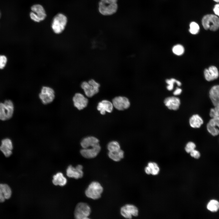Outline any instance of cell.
<instances>
[{
  "instance_id": "60d3db41",
  "label": "cell",
  "mask_w": 219,
  "mask_h": 219,
  "mask_svg": "<svg viewBox=\"0 0 219 219\" xmlns=\"http://www.w3.org/2000/svg\"><path fill=\"white\" fill-rule=\"evenodd\" d=\"M213 0L216 2L219 3V0Z\"/></svg>"
},
{
  "instance_id": "d6986e66",
  "label": "cell",
  "mask_w": 219,
  "mask_h": 219,
  "mask_svg": "<svg viewBox=\"0 0 219 219\" xmlns=\"http://www.w3.org/2000/svg\"><path fill=\"white\" fill-rule=\"evenodd\" d=\"M205 79L208 81H213L217 78L219 76V72L217 68L215 66H212L204 71Z\"/></svg>"
},
{
  "instance_id": "7402d4cb",
  "label": "cell",
  "mask_w": 219,
  "mask_h": 219,
  "mask_svg": "<svg viewBox=\"0 0 219 219\" xmlns=\"http://www.w3.org/2000/svg\"><path fill=\"white\" fill-rule=\"evenodd\" d=\"M52 182L55 185L63 186L66 184L67 180L61 172H59L53 176Z\"/></svg>"
},
{
  "instance_id": "5b68a950",
  "label": "cell",
  "mask_w": 219,
  "mask_h": 219,
  "mask_svg": "<svg viewBox=\"0 0 219 219\" xmlns=\"http://www.w3.org/2000/svg\"><path fill=\"white\" fill-rule=\"evenodd\" d=\"M14 110L12 102L10 100H6L3 103H0V120L5 121L10 119Z\"/></svg>"
},
{
  "instance_id": "ffe728a7",
  "label": "cell",
  "mask_w": 219,
  "mask_h": 219,
  "mask_svg": "<svg viewBox=\"0 0 219 219\" xmlns=\"http://www.w3.org/2000/svg\"><path fill=\"white\" fill-rule=\"evenodd\" d=\"M209 97L215 107L219 106V85L213 86L209 91Z\"/></svg>"
},
{
  "instance_id": "f35d334b",
  "label": "cell",
  "mask_w": 219,
  "mask_h": 219,
  "mask_svg": "<svg viewBox=\"0 0 219 219\" xmlns=\"http://www.w3.org/2000/svg\"><path fill=\"white\" fill-rule=\"evenodd\" d=\"M145 170L147 174H151L152 171L151 169L148 166L146 167L145 168Z\"/></svg>"
},
{
  "instance_id": "4316f807",
  "label": "cell",
  "mask_w": 219,
  "mask_h": 219,
  "mask_svg": "<svg viewBox=\"0 0 219 219\" xmlns=\"http://www.w3.org/2000/svg\"><path fill=\"white\" fill-rule=\"evenodd\" d=\"M107 148L109 152H113L120 150V147L118 142L113 141L110 142L108 144Z\"/></svg>"
},
{
  "instance_id": "d590c367",
  "label": "cell",
  "mask_w": 219,
  "mask_h": 219,
  "mask_svg": "<svg viewBox=\"0 0 219 219\" xmlns=\"http://www.w3.org/2000/svg\"><path fill=\"white\" fill-rule=\"evenodd\" d=\"M213 11L215 15L219 17V3L215 5Z\"/></svg>"
},
{
  "instance_id": "e575fe53",
  "label": "cell",
  "mask_w": 219,
  "mask_h": 219,
  "mask_svg": "<svg viewBox=\"0 0 219 219\" xmlns=\"http://www.w3.org/2000/svg\"><path fill=\"white\" fill-rule=\"evenodd\" d=\"M190 153L191 156L195 158H199L200 157V155L199 152L195 149L192 151Z\"/></svg>"
},
{
  "instance_id": "2e32d148",
  "label": "cell",
  "mask_w": 219,
  "mask_h": 219,
  "mask_svg": "<svg viewBox=\"0 0 219 219\" xmlns=\"http://www.w3.org/2000/svg\"><path fill=\"white\" fill-rule=\"evenodd\" d=\"M12 191L11 188L7 184H0V203L9 199L11 197Z\"/></svg>"
},
{
  "instance_id": "603a6c76",
  "label": "cell",
  "mask_w": 219,
  "mask_h": 219,
  "mask_svg": "<svg viewBox=\"0 0 219 219\" xmlns=\"http://www.w3.org/2000/svg\"><path fill=\"white\" fill-rule=\"evenodd\" d=\"M202 118L198 114L193 115L190 118L189 123L190 126L194 128H198L203 123Z\"/></svg>"
},
{
  "instance_id": "f546056e",
  "label": "cell",
  "mask_w": 219,
  "mask_h": 219,
  "mask_svg": "<svg viewBox=\"0 0 219 219\" xmlns=\"http://www.w3.org/2000/svg\"><path fill=\"white\" fill-rule=\"evenodd\" d=\"M207 128L208 132L212 135L214 136L219 134V130L216 126L208 123L207 124Z\"/></svg>"
},
{
  "instance_id": "484cf974",
  "label": "cell",
  "mask_w": 219,
  "mask_h": 219,
  "mask_svg": "<svg viewBox=\"0 0 219 219\" xmlns=\"http://www.w3.org/2000/svg\"><path fill=\"white\" fill-rule=\"evenodd\" d=\"M165 81L168 84L167 89L169 91L172 90L173 89L174 83H176L178 86H180L182 84L180 81L174 78L167 79Z\"/></svg>"
},
{
  "instance_id": "7c38bea8",
  "label": "cell",
  "mask_w": 219,
  "mask_h": 219,
  "mask_svg": "<svg viewBox=\"0 0 219 219\" xmlns=\"http://www.w3.org/2000/svg\"><path fill=\"white\" fill-rule=\"evenodd\" d=\"M138 212L137 207L131 204H126L122 207L120 209L121 214L126 218L130 219L132 216H137Z\"/></svg>"
},
{
  "instance_id": "b9f144b4",
  "label": "cell",
  "mask_w": 219,
  "mask_h": 219,
  "mask_svg": "<svg viewBox=\"0 0 219 219\" xmlns=\"http://www.w3.org/2000/svg\"><path fill=\"white\" fill-rule=\"evenodd\" d=\"M1 12L0 11V18L1 17Z\"/></svg>"
},
{
  "instance_id": "8992f818",
  "label": "cell",
  "mask_w": 219,
  "mask_h": 219,
  "mask_svg": "<svg viewBox=\"0 0 219 219\" xmlns=\"http://www.w3.org/2000/svg\"><path fill=\"white\" fill-rule=\"evenodd\" d=\"M103 190L101 184L97 182H93L89 186L85 191V194L88 198L96 200L99 198Z\"/></svg>"
},
{
  "instance_id": "3957f363",
  "label": "cell",
  "mask_w": 219,
  "mask_h": 219,
  "mask_svg": "<svg viewBox=\"0 0 219 219\" xmlns=\"http://www.w3.org/2000/svg\"><path fill=\"white\" fill-rule=\"evenodd\" d=\"M99 84L93 79L88 82H83L81 85L85 95L88 97H91L97 93L99 91Z\"/></svg>"
},
{
  "instance_id": "9c48e42d",
  "label": "cell",
  "mask_w": 219,
  "mask_h": 219,
  "mask_svg": "<svg viewBox=\"0 0 219 219\" xmlns=\"http://www.w3.org/2000/svg\"><path fill=\"white\" fill-rule=\"evenodd\" d=\"M39 96L42 103L46 104L53 101L55 98V92L52 88L48 86H43L41 89Z\"/></svg>"
},
{
  "instance_id": "f1b7e54d",
  "label": "cell",
  "mask_w": 219,
  "mask_h": 219,
  "mask_svg": "<svg viewBox=\"0 0 219 219\" xmlns=\"http://www.w3.org/2000/svg\"><path fill=\"white\" fill-rule=\"evenodd\" d=\"M199 30V26L196 23L192 22L190 23L189 31L191 34L194 35L197 34Z\"/></svg>"
},
{
  "instance_id": "30bf717a",
  "label": "cell",
  "mask_w": 219,
  "mask_h": 219,
  "mask_svg": "<svg viewBox=\"0 0 219 219\" xmlns=\"http://www.w3.org/2000/svg\"><path fill=\"white\" fill-rule=\"evenodd\" d=\"M113 106L119 110H123L128 109L130 106L129 99L124 96H118L114 98L112 102Z\"/></svg>"
},
{
  "instance_id": "8fae6325",
  "label": "cell",
  "mask_w": 219,
  "mask_h": 219,
  "mask_svg": "<svg viewBox=\"0 0 219 219\" xmlns=\"http://www.w3.org/2000/svg\"><path fill=\"white\" fill-rule=\"evenodd\" d=\"M101 150L99 143L88 148H83L80 151L81 155L84 158H93L95 157Z\"/></svg>"
},
{
  "instance_id": "1f68e13d",
  "label": "cell",
  "mask_w": 219,
  "mask_h": 219,
  "mask_svg": "<svg viewBox=\"0 0 219 219\" xmlns=\"http://www.w3.org/2000/svg\"><path fill=\"white\" fill-rule=\"evenodd\" d=\"M196 145L194 143L192 142H189L187 143L185 148V150L188 153H190L195 149Z\"/></svg>"
},
{
  "instance_id": "d6a6232c",
  "label": "cell",
  "mask_w": 219,
  "mask_h": 219,
  "mask_svg": "<svg viewBox=\"0 0 219 219\" xmlns=\"http://www.w3.org/2000/svg\"><path fill=\"white\" fill-rule=\"evenodd\" d=\"M210 124L217 127L219 128V117L212 118L209 121Z\"/></svg>"
},
{
  "instance_id": "4dcf8cb0",
  "label": "cell",
  "mask_w": 219,
  "mask_h": 219,
  "mask_svg": "<svg viewBox=\"0 0 219 219\" xmlns=\"http://www.w3.org/2000/svg\"><path fill=\"white\" fill-rule=\"evenodd\" d=\"M8 59L5 55H0V69L5 68L7 63Z\"/></svg>"
},
{
  "instance_id": "ac0fdd59",
  "label": "cell",
  "mask_w": 219,
  "mask_h": 219,
  "mask_svg": "<svg viewBox=\"0 0 219 219\" xmlns=\"http://www.w3.org/2000/svg\"><path fill=\"white\" fill-rule=\"evenodd\" d=\"M164 103L169 109L176 110L179 107L180 101V99L178 97L170 96L165 98Z\"/></svg>"
},
{
  "instance_id": "e0dca14e",
  "label": "cell",
  "mask_w": 219,
  "mask_h": 219,
  "mask_svg": "<svg viewBox=\"0 0 219 219\" xmlns=\"http://www.w3.org/2000/svg\"><path fill=\"white\" fill-rule=\"evenodd\" d=\"M112 103L107 100H103L99 103L97 109L102 115H104L106 112L111 113L113 109Z\"/></svg>"
},
{
  "instance_id": "5bb4252c",
  "label": "cell",
  "mask_w": 219,
  "mask_h": 219,
  "mask_svg": "<svg viewBox=\"0 0 219 219\" xmlns=\"http://www.w3.org/2000/svg\"><path fill=\"white\" fill-rule=\"evenodd\" d=\"M82 169V166L80 165H78L75 168L70 165L66 170L67 175L69 177L76 179L81 178L83 174Z\"/></svg>"
},
{
  "instance_id": "8d00e7d4",
  "label": "cell",
  "mask_w": 219,
  "mask_h": 219,
  "mask_svg": "<svg viewBox=\"0 0 219 219\" xmlns=\"http://www.w3.org/2000/svg\"><path fill=\"white\" fill-rule=\"evenodd\" d=\"M151 170V174L153 175H157L159 171V169L158 165L155 166Z\"/></svg>"
},
{
  "instance_id": "74e56055",
  "label": "cell",
  "mask_w": 219,
  "mask_h": 219,
  "mask_svg": "<svg viewBox=\"0 0 219 219\" xmlns=\"http://www.w3.org/2000/svg\"><path fill=\"white\" fill-rule=\"evenodd\" d=\"M182 92V90L179 88H177L173 92L175 95H180Z\"/></svg>"
},
{
  "instance_id": "836d02e7",
  "label": "cell",
  "mask_w": 219,
  "mask_h": 219,
  "mask_svg": "<svg viewBox=\"0 0 219 219\" xmlns=\"http://www.w3.org/2000/svg\"><path fill=\"white\" fill-rule=\"evenodd\" d=\"M209 115L212 118L219 117V113L215 107L210 109Z\"/></svg>"
},
{
  "instance_id": "6da1fadb",
  "label": "cell",
  "mask_w": 219,
  "mask_h": 219,
  "mask_svg": "<svg viewBox=\"0 0 219 219\" xmlns=\"http://www.w3.org/2000/svg\"><path fill=\"white\" fill-rule=\"evenodd\" d=\"M117 0H100L99 3V13L104 16H110L115 13L118 9Z\"/></svg>"
},
{
  "instance_id": "277c9868",
  "label": "cell",
  "mask_w": 219,
  "mask_h": 219,
  "mask_svg": "<svg viewBox=\"0 0 219 219\" xmlns=\"http://www.w3.org/2000/svg\"><path fill=\"white\" fill-rule=\"evenodd\" d=\"M67 22L66 16L62 13H58L54 18L51 24L52 29L55 33L60 34L64 30Z\"/></svg>"
},
{
  "instance_id": "cb8c5ba5",
  "label": "cell",
  "mask_w": 219,
  "mask_h": 219,
  "mask_svg": "<svg viewBox=\"0 0 219 219\" xmlns=\"http://www.w3.org/2000/svg\"><path fill=\"white\" fill-rule=\"evenodd\" d=\"M108 155L109 158L114 161H120L124 157V151L121 149L117 151L111 152L109 151Z\"/></svg>"
},
{
  "instance_id": "9a60e30c",
  "label": "cell",
  "mask_w": 219,
  "mask_h": 219,
  "mask_svg": "<svg viewBox=\"0 0 219 219\" xmlns=\"http://www.w3.org/2000/svg\"><path fill=\"white\" fill-rule=\"evenodd\" d=\"M13 145L12 141L9 138L2 140L0 146V150L6 157H9L12 154Z\"/></svg>"
},
{
  "instance_id": "44dd1931",
  "label": "cell",
  "mask_w": 219,
  "mask_h": 219,
  "mask_svg": "<svg viewBox=\"0 0 219 219\" xmlns=\"http://www.w3.org/2000/svg\"><path fill=\"white\" fill-rule=\"evenodd\" d=\"M99 141L96 137L89 136L84 138L81 142L83 148H86L93 146L99 143Z\"/></svg>"
},
{
  "instance_id": "83f0119b",
  "label": "cell",
  "mask_w": 219,
  "mask_h": 219,
  "mask_svg": "<svg viewBox=\"0 0 219 219\" xmlns=\"http://www.w3.org/2000/svg\"><path fill=\"white\" fill-rule=\"evenodd\" d=\"M172 51L175 55L181 56L184 52L185 49L183 46L180 44H176L172 47Z\"/></svg>"
},
{
  "instance_id": "7a4b0ae2",
  "label": "cell",
  "mask_w": 219,
  "mask_h": 219,
  "mask_svg": "<svg viewBox=\"0 0 219 219\" xmlns=\"http://www.w3.org/2000/svg\"><path fill=\"white\" fill-rule=\"evenodd\" d=\"M202 23L205 29L216 31L219 29V18L214 14H207L203 17Z\"/></svg>"
},
{
  "instance_id": "ab89813d",
  "label": "cell",
  "mask_w": 219,
  "mask_h": 219,
  "mask_svg": "<svg viewBox=\"0 0 219 219\" xmlns=\"http://www.w3.org/2000/svg\"><path fill=\"white\" fill-rule=\"evenodd\" d=\"M215 107L216 108V109H217V111H218V112L219 113V106H218V107Z\"/></svg>"
},
{
  "instance_id": "d4e9b609",
  "label": "cell",
  "mask_w": 219,
  "mask_h": 219,
  "mask_svg": "<svg viewBox=\"0 0 219 219\" xmlns=\"http://www.w3.org/2000/svg\"><path fill=\"white\" fill-rule=\"evenodd\" d=\"M207 208L212 212H217L219 209V202L215 200H211L207 204Z\"/></svg>"
},
{
  "instance_id": "4fadbf2b",
  "label": "cell",
  "mask_w": 219,
  "mask_h": 219,
  "mask_svg": "<svg viewBox=\"0 0 219 219\" xmlns=\"http://www.w3.org/2000/svg\"><path fill=\"white\" fill-rule=\"evenodd\" d=\"M74 104L75 107L81 110L85 108L87 105L88 100L82 94L76 93L73 98Z\"/></svg>"
},
{
  "instance_id": "52a82bcc",
  "label": "cell",
  "mask_w": 219,
  "mask_h": 219,
  "mask_svg": "<svg viewBox=\"0 0 219 219\" xmlns=\"http://www.w3.org/2000/svg\"><path fill=\"white\" fill-rule=\"evenodd\" d=\"M30 14V18L35 22H39L45 18L46 14L43 6L40 4H35L31 7Z\"/></svg>"
},
{
  "instance_id": "ba28073f",
  "label": "cell",
  "mask_w": 219,
  "mask_h": 219,
  "mask_svg": "<svg viewBox=\"0 0 219 219\" xmlns=\"http://www.w3.org/2000/svg\"><path fill=\"white\" fill-rule=\"evenodd\" d=\"M91 209L87 203L80 202L76 205L74 211V215L77 219H89L91 213Z\"/></svg>"
}]
</instances>
